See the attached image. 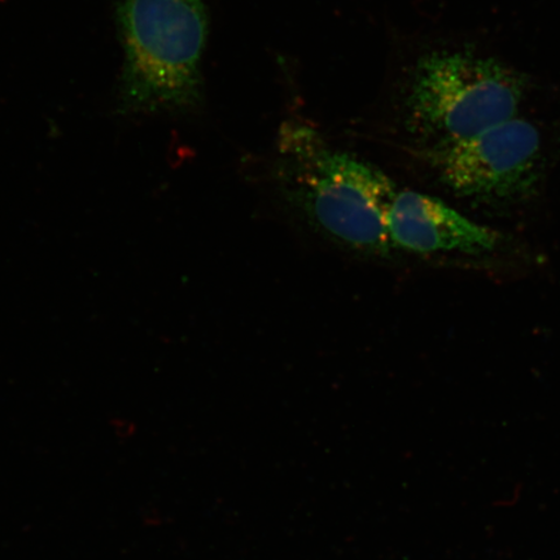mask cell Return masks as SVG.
Masks as SVG:
<instances>
[{"label": "cell", "mask_w": 560, "mask_h": 560, "mask_svg": "<svg viewBox=\"0 0 560 560\" xmlns=\"http://www.w3.org/2000/svg\"><path fill=\"white\" fill-rule=\"evenodd\" d=\"M116 13L124 50L120 109L155 114L198 107L208 35L205 0H118Z\"/></svg>", "instance_id": "obj_1"}, {"label": "cell", "mask_w": 560, "mask_h": 560, "mask_svg": "<svg viewBox=\"0 0 560 560\" xmlns=\"http://www.w3.org/2000/svg\"><path fill=\"white\" fill-rule=\"evenodd\" d=\"M293 170L285 192L314 229L361 255L384 256L394 248L388 213L397 194L387 175L349 153L293 143Z\"/></svg>", "instance_id": "obj_2"}, {"label": "cell", "mask_w": 560, "mask_h": 560, "mask_svg": "<svg viewBox=\"0 0 560 560\" xmlns=\"http://www.w3.org/2000/svg\"><path fill=\"white\" fill-rule=\"evenodd\" d=\"M522 74L468 50H439L418 61L408 100L412 130L431 147L460 142L517 117Z\"/></svg>", "instance_id": "obj_3"}, {"label": "cell", "mask_w": 560, "mask_h": 560, "mask_svg": "<svg viewBox=\"0 0 560 560\" xmlns=\"http://www.w3.org/2000/svg\"><path fill=\"white\" fill-rule=\"evenodd\" d=\"M542 137L520 116L480 135L423 153L443 184L479 202H506L527 196L540 177Z\"/></svg>", "instance_id": "obj_4"}, {"label": "cell", "mask_w": 560, "mask_h": 560, "mask_svg": "<svg viewBox=\"0 0 560 560\" xmlns=\"http://www.w3.org/2000/svg\"><path fill=\"white\" fill-rule=\"evenodd\" d=\"M392 245L412 254L482 255L492 252L500 235L479 225L432 196L397 192L388 213Z\"/></svg>", "instance_id": "obj_5"}]
</instances>
